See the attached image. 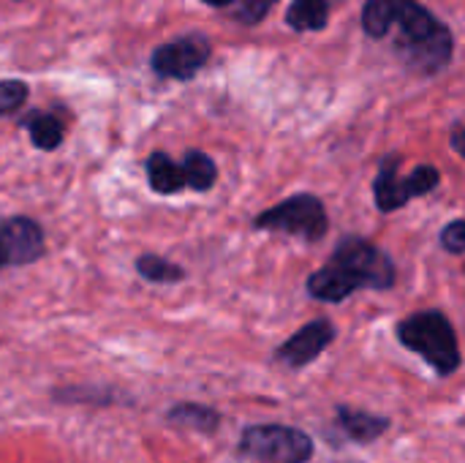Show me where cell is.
<instances>
[{"instance_id": "cell-1", "label": "cell", "mask_w": 465, "mask_h": 463, "mask_svg": "<svg viewBox=\"0 0 465 463\" xmlns=\"http://www.w3.org/2000/svg\"><path fill=\"white\" fill-rule=\"evenodd\" d=\"M395 278V262L381 248L360 237H346L330 262L308 278V295L322 303H343L360 289H390Z\"/></svg>"}, {"instance_id": "cell-2", "label": "cell", "mask_w": 465, "mask_h": 463, "mask_svg": "<svg viewBox=\"0 0 465 463\" xmlns=\"http://www.w3.org/2000/svg\"><path fill=\"white\" fill-rule=\"evenodd\" d=\"M384 38H392L398 55L422 74H439L452 60V33L417 0H403Z\"/></svg>"}, {"instance_id": "cell-3", "label": "cell", "mask_w": 465, "mask_h": 463, "mask_svg": "<svg viewBox=\"0 0 465 463\" xmlns=\"http://www.w3.org/2000/svg\"><path fill=\"white\" fill-rule=\"evenodd\" d=\"M398 338L436 374L452 377L460 368V347L452 322L441 311H420L398 325Z\"/></svg>"}, {"instance_id": "cell-4", "label": "cell", "mask_w": 465, "mask_h": 463, "mask_svg": "<svg viewBox=\"0 0 465 463\" xmlns=\"http://www.w3.org/2000/svg\"><path fill=\"white\" fill-rule=\"evenodd\" d=\"M256 229H270V232H283L292 237H302L308 243H316L327 235L330 221L327 210L319 196L313 194H297L283 199L281 205L264 210L256 218Z\"/></svg>"}, {"instance_id": "cell-5", "label": "cell", "mask_w": 465, "mask_h": 463, "mask_svg": "<svg viewBox=\"0 0 465 463\" xmlns=\"http://www.w3.org/2000/svg\"><path fill=\"white\" fill-rule=\"evenodd\" d=\"M240 450L262 463H308L313 458V439L292 426H253L242 431Z\"/></svg>"}, {"instance_id": "cell-6", "label": "cell", "mask_w": 465, "mask_h": 463, "mask_svg": "<svg viewBox=\"0 0 465 463\" xmlns=\"http://www.w3.org/2000/svg\"><path fill=\"white\" fill-rule=\"evenodd\" d=\"M439 183H441V175L430 164L417 166L409 177H401V156L392 153L379 166V175L373 180V196H376L379 210L392 213V210L409 205V199L436 191Z\"/></svg>"}, {"instance_id": "cell-7", "label": "cell", "mask_w": 465, "mask_h": 463, "mask_svg": "<svg viewBox=\"0 0 465 463\" xmlns=\"http://www.w3.org/2000/svg\"><path fill=\"white\" fill-rule=\"evenodd\" d=\"M210 60V41L204 35H183L161 44L150 65L161 79H193Z\"/></svg>"}, {"instance_id": "cell-8", "label": "cell", "mask_w": 465, "mask_h": 463, "mask_svg": "<svg viewBox=\"0 0 465 463\" xmlns=\"http://www.w3.org/2000/svg\"><path fill=\"white\" fill-rule=\"evenodd\" d=\"M44 254V229L25 216L0 218V270L33 265Z\"/></svg>"}, {"instance_id": "cell-9", "label": "cell", "mask_w": 465, "mask_h": 463, "mask_svg": "<svg viewBox=\"0 0 465 463\" xmlns=\"http://www.w3.org/2000/svg\"><path fill=\"white\" fill-rule=\"evenodd\" d=\"M335 338V327L327 319H316L308 322L300 333H294L278 352L275 357L281 363H286L289 368H305L308 363H313Z\"/></svg>"}, {"instance_id": "cell-10", "label": "cell", "mask_w": 465, "mask_h": 463, "mask_svg": "<svg viewBox=\"0 0 465 463\" xmlns=\"http://www.w3.org/2000/svg\"><path fill=\"white\" fill-rule=\"evenodd\" d=\"M147 177H150V188L163 196H172V194L188 188L183 161H174L166 153H153L147 158Z\"/></svg>"}, {"instance_id": "cell-11", "label": "cell", "mask_w": 465, "mask_h": 463, "mask_svg": "<svg viewBox=\"0 0 465 463\" xmlns=\"http://www.w3.org/2000/svg\"><path fill=\"white\" fill-rule=\"evenodd\" d=\"M22 128L27 131L30 142L38 147V150H57L63 136H65V126L57 115L52 112H30L25 120H22Z\"/></svg>"}, {"instance_id": "cell-12", "label": "cell", "mask_w": 465, "mask_h": 463, "mask_svg": "<svg viewBox=\"0 0 465 463\" xmlns=\"http://www.w3.org/2000/svg\"><path fill=\"white\" fill-rule=\"evenodd\" d=\"M330 22V3L327 0H294L286 11V25L297 33L324 30Z\"/></svg>"}, {"instance_id": "cell-13", "label": "cell", "mask_w": 465, "mask_h": 463, "mask_svg": "<svg viewBox=\"0 0 465 463\" xmlns=\"http://www.w3.org/2000/svg\"><path fill=\"white\" fill-rule=\"evenodd\" d=\"M183 166H185V180H188L191 191H210L215 186L218 166H215V161L207 153H199V150L185 153Z\"/></svg>"}, {"instance_id": "cell-14", "label": "cell", "mask_w": 465, "mask_h": 463, "mask_svg": "<svg viewBox=\"0 0 465 463\" xmlns=\"http://www.w3.org/2000/svg\"><path fill=\"white\" fill-rule=\"evenodd\" d=\"M136 273L150 284H177L185 278V270L158 254H144L136 259Z\"/></svg>"}, {"instance_id": "cell-15", "label": "cell", "mask_w": 465, "mask_h": 463, "mask_svg": "<svg viewBox=\"0 0 465 463\" xmlns=\"http://www.w3.org/2000/svg\"><path fill=\"white\" fill-rule=\"evenodd\" d=\"M341 426L343 431L357 439V442H371L376 439L379 434H384L387 428V420L381 418H373V415H365V412H351V409H341Z\"/></svg>"}, {"instance_id": "cell-16", "label": "cell", "mask_w": 465, "mask_h": 463, "mask_svg": "<svg viewBox=\"0 0 465 463\" xmlns=\"http://www.w3.org/2000/svg\"><path fill=\"white\" fill-rule=\"evenodd\" d=\"M403 0H368L362 11V27L371 38H384L390 30V22Z\"/></svg>"}, {"instance_id": "cell-17", "label": "cell", "mask_w": 465, "mask_h": 463, "mask_svg": "<svg viewBox=\"0 0 465 463\" xmlns=\"http://www.w3.org/2000/svg\"><path fill=\"white\" fill-rule=\"evenodd\" d=\"M213 8H234V19L242 25H259L267 11L275 5V0H202Z\"/></svg>"}, {"instance_id": "cell-18", "label": "cell", "mask_w": 465, "mask_h": 463, "mask_svg": "<svg viewBox=\"0 0 465 463\" xmlns=\"http://www.w3.org/2000/svg\"><path fill=\"white\" fill-rule=\"evenodd\" d=\"M27 101V85L19 79H0V117L22 109Z\"/></svg>"}, {"instance_id": "cell-19", "label": "cell", "mask_w": 465, "mask_h": 463, "mask_svg": "<svg viewBox=\"0 0 465 463\" xmlns=\"http://www.w3.org/2000/svg\"><path fill=\"white\" fill-rule=\"evenodd\" d=\"M441 246L450 251V254H463L465 251V221L463 218H455L444 232H441Z\"/></svg>"}, {"instance_id": "cell-20", "label": "cell", "mask_w": 465, "mask_h": 463, "mask_svg": "<svg viewBox=\"0 0 465 463\" xmlns=\"http://www.w3.org/2000/svg\"><path fill=\"white\" fill-rule=\"evenodd\" d=\"M460 136H463V128H460V123L455 126V136H452V142H455V153L458 156H463L465 150H463V145H460Z\"/></svg>"}]
</instances>
